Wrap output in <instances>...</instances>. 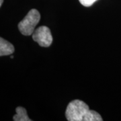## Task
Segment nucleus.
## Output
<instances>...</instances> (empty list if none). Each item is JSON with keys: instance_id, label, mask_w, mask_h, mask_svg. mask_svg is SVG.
<instances>
[{"instance_id": "nucleus-1", "label": "nucleus", "mask_w": 121, "mask_h": 121, "mask_svg": "<svg viewBox=\"0 0 121 121\" xmlns=\"http://www.w3.org/2000/svg\"><path fill=\"white\" fill-rule=\"evenodd\" d=\"M65 116L69 121H102L99 113L90 110L84 102L79 99L71 101L67 106Z\"/></svg>"}, {"instance_id": "nucleus-2", "label": "nucleus", "mask_w": 121, "mask_h": 121, "mask_svg": "<svg viewBox=\"0 0 121 121\" xmlns=\"http://www.w3.org/2000/svg\"><path fill=\"white\" fill-rule=\"evenodd\" d=\"M40 20V14L36 9H32L24 18L18 24V29L24 36H30L34 33L35 27Z\"/></svg>"}, {"instance_id": "nucleus-3", "label": "nucleus", "mask_w": 121, "mask_h": 121, "mask_svg": "<svg viewBox=\"0 0 121 121\" xmlns=\"http://www.w3.org/2000/svg\"><path fill=\"white\" fill-rule=\"evenodd\" d=\"M32 39L42 47H48L52 43V36L50 29L45 26H40L32 34Z\"/></svg>"}, {"instance_id": "nucleus-4", "label": "nucleus", "mask_w": 121, "mask_h": 121, "mask_svg": "<svg viewBox=\"0 0 121 121\" xmlns=\"http://www.w3.org/2000/svg\"><path fill=\"white\" fill-rule=\"evenodd\" d=\"M15 51L13 45L3 38L0 39V56H7L12 54Z\"/></svg>"}, {"instance_id": "nucleus-5", "label": "nucleus", "mask_w": 121, "mask_h": 121, "mask_svg": "<svg viewBox=\"0 0 121 121\" xmlns=\"http://www.w3.org/2000/svg\"><path fill=\"white\" fill-rule=\"evenodd\" d=\"M16 114L13 117L14 121H32L29 117H28L27 111L24 108L18 106L16 109Z\"/></svg>"}, {"instance_id": "nucleus-6", "label": "nucleus", "mask_w": 121, "mask_h": 121, "mask_svg": "<svg viewBox=\"0 0 121 121\" xmlns=\"http://www.w3.org/2000/svg\"><path fill=\"white\" fill-rule=\"evenodd\" d=\"M80 4L85 7H90L98 0H79Z\"/></svg>"}, {"instance_id": "nucleus-7", "label": "nucleus", "mask_w": 121, "mask_h": 121, "mask_svg": "<svg viewBox=\"0 0 121 121\" xmlns=\"http://www.w3.org/2000/svg\"><path fill=\"white\" fill-rule=\"evenodd\" d=\"M3 2H4V0H0V7L2 5V4H3Z\"/></svg>"}]
</instances>
